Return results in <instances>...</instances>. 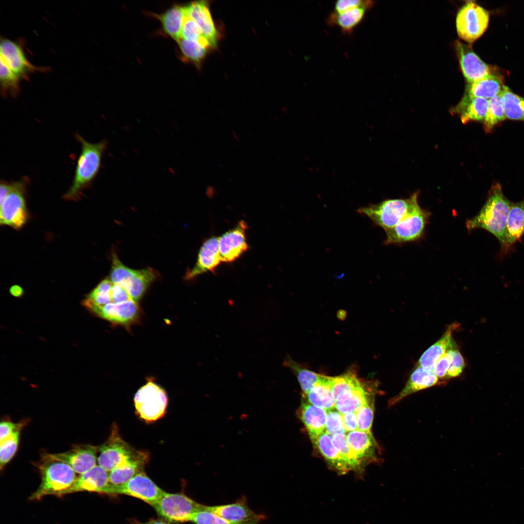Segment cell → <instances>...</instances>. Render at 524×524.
<instances>
[{
	"instance_id": "484cf974",
	"label": "cell",
	"mask_w": 524,
	"mask_h": 524,
	"mask_svg": "<svg viewBox=\"0 0 524 524\" xmlns=\"http://www.w3.org/2000/svg\"><path fill=\"white\" fill-rule=\"evenodd\" d=\"M346 437L351 450L361 464L363 460L376 458L377 443L371 432L356 430L347 432Z\"/></svg>"
},
{
	"instance_id": "ba28073f",
	"label": "cell",
	"mask_w": 524,
	"mask_h": 524,
	"mask_svg": "<svg viewBox=\"0 0 524 524\" xmlns=\"http://www.w3.org/2000/svg\"><path fill=\"white\" fill-rule=\"evenodd\" d=\"M488 11L473 1L466 3L458 11L456 20L458 36L468 43L478 39L486 30L489 21Z\"/></svg>"
},
{
	"instance_id": "83f0119b",
	"label": "cell",
	"mask_w": 524,
	"mask_h": 524,
	"mask_svg": "<svg viewBox=\"0 0 524 524\" xmlns=\"http://www.w3.org/2000/svg\"><path fill=\"white\" fill-rule=\"evenodd\" d=\"M312 442L317 447L329 465L338 474H345L352 470L349 464L334 446L331 435L324 432L312 440Z\"/></svg>"
},
{
	"instance_id": "4dcf8cb0",
	"label": "cell",
	"mask_w": 524,
	"mask_h": 524,
	"mask_svg": "<svg viewBox=\"0 0 524 524\" xmlns=\"http://www.w3.org/2000/svg\"><path fill=\"white\" fill-rule=\"evenodd\" d=\"M504 86L501 76L493 74L477 82L468 83L464 95L488 99L500 94Z\"/></svg>"
},
{
	"instance_id": "ee69618b",
	"label": "cell",
	"mask_w": 524,
	"mask_h": 524,
	"mask_svg": "<svg viewBox=\"0 0 524 524\" xmlns=\"http://www.w3.org/2000/svg\"><path fill=\"white\" fill-rule=\"evenodd\" d=\"M448 350L451 355V363L447 372V379L460 376L466 365L464 358L455 341Z\"/></svg>"
},
{
	"instance_id": "4316f807",
	"label": "cell",
	"mask_w": 524,
	"mask_h": 524,
	"mask_svg": "<svg viewBox=\"0 0 524 524\" xmlns=\"http://www.w3.org/2000/svg\"><path fill=\"white\" fill-rule=\"evenodd\" d=\"M489 108V99L464 96L456 106L455 112L458 114L463 124L471 121H484Z\"/></svg>"
},
{
	"instance_id": "ab89813d",
	"label": "cell",
	"mask_w": 524,
	"mask_h": 524,
	"mask_svg": "<svg viewBox=\"0 0 524 524\" xmlns=\"http://www.w3.org/2000/svg\"><path fill=\"white\" fill-rule=\"evenodd\" d=\"M180 37L190 41L197 42L208 48H212L197 24L187 15L186 13L181 28Z\"/></svg>"
},
{
	"instance_id": "7dc6e473",
	"label": "cell",
	"mask_w": 524,
	"mask_h": 524,
	"mask_svg": "<svg viewBox=\"0 0 524 524\" xmlns=\"http://www.w3.org/2000/svg\"><path fill=\"white\" fill-rule=\"evenodd\" d=\"M448 349L436 362L432 370L441 381L447 379V372L451 363V355Z\"/></svg>"
},
{
	"instance_id": "f907efd6",
	"label": "cell",
	"mask_w": 524,
	"mask_h": 524,
	"mask_svg": "<svg viewBox=\"0 0 524 524\" xmlns=\"http://www.w3.org/2000/svg\"><path fill=\"white\" fill-rule=\"evenodd\" d=\"M11 188V183L1 181L0 185V203H1L8 194Z\"/></svg>"
},
{
	"instance_id": "1f68e13d",
	"label": "cell",
	"mask_w": 524,
	"mask_h": 524,
	"mask_svg": "<svg viewBox=\"0 0 524 524\" xmlns=\"http://www.w3.org/2000/svg\"><path fill=\"white\" fill-rule=\"evenodd\" d=\"M148 456L147 452L140 451L139 455L131 461L109 472L110 483L113 485L123 484L144 471V468L149 458Z\"/></svg>"
},
{
	"instance_id": "b9f144b4",
	"label": "cell",
	"mask_w": 524,
	"mask_h": 524,
	"mask_svg": "<svg viewBox=\"0 0 524 524\" xmlns=\"http://www.w3.org/2000/svg\"><path fill=\"white\" fill-rule=\"evenodd\" d=\"M374 400L370 399L356 411L358 430L371 432L374 417Z\"/></svg>"
},
{
	"instance_id": "836d02e7",
	"label": "cell",
	"mask_w": 524,
	"mask_h": 524,
	"mask_svg": "<svg viewBox=\"0 0 524 524\" xmlns=\"http://www.w3.org/2000/svg\"><path fill=\"white\" fill-rule=\"evenodd\" d=\"M524 234V199L510 204L506 227L507 246L519 241Z\"/></svg>"
},
{
	"instance_id": "5b68a950",
	"label": "cell",
	"mask_w": 524,
	"mask_h": 524,
	"mask_svg": "<svg viewBox=\"0 0 524 524\" xmlns=\"http://www.w3.org/2000/svg\"><path fill=\"white\" fill-rule=\"evenodd\" d=\"M112 260L109 279L123 287L131 298L138 302L150 284L156 279L157 272L152 268L135 270L128 267L114 253Z\"/></svg>"
},
{
	"instance_id": "d590c367",
	"label": "cell",
	"mask_w": 524,
	"mask_h": 524,
	"mask_svg": "<svg viewBox=\"0 0 524 524\" xmlns=\"http://www.w3.org/2000/svg\"><path fill=\"white\" fill-rule=\"evenodd\" d=\"M501 95L506 118L524 121V98L514 94L505 85Z\"/></svg>"
},
{
	"instance_id": "7402d4cb",
	"label": "cell",
	"mask_w": 524,
	"mask_h": 524,
	"mask_svg": "<svg viewBox=\"0 0 524 524\" xmlns=\"http://www.w3.org/2000/svg\"><path fill=\"white\" fill-rule=\"evenodd\" d=\"M377 384L365 381L360 387L345 393L336 399L335 409L342 414L356 412L362 406L374 398Z\"/></svg>"
},
{
	"instance_id": "8992f818",
	"label": "cell",
	"mask_w": 524,
	"mask_h": 524,
	"mask_svg": "<svg viewBox=\"0 0 524 524\" xmlns=\"http://www.w3.org/2000/svg\"><path fill=\"white\" fill-rule=\"evenodd\" d=\"M140 452L122 439L117 425L114 424L109 438L98 447V463L110 472L131 461Z\"/></svg>"
},
{
	"instance_id": "277c9868",
	"label": "cell",
	"mask_w": 524,
	"mask_h": 524,
	"mask_svg": "<svg viewBox=\"0 0 524 524\" xmlns=\"http://www.w3.org/2000/svg\"><path fill=\"white\" fill-rule=\"evenodd\" d=\"M418 193L406 199H388L357 210L358 213L368 217L374 224L385 231L392 229L409 213L419 206Z\"/></svg>"
},
{
	"instance_id": "9c48e42d",
	"label": "cell",
	"mask_w": 524,
	"mask_h": 524,
	"mask_svg": "<svg viewBox=\"0 0 524 524\" xmlns=\"http://www.w3.org/2000/svg\"><path fill=\"white\" fill-rule=\"evenodd\" d=\"M202 506L183 493L166 492L152 505L159 515L173 523L190 521Z\"/></svg>"
},
{
	"instance_id": "2e32d148",
	"label": "cell",
	"mask_w": 524,
	"mask_h": 524,
	"mask_svg": "<svg viewBox=\"0 0 524 524\" xmlns=\"http://www.w3.org/2000/svg\"><path fill=\"white\" fill-rule=\"evenodd\" d=\"M91 311L112 323L127 327L138 321L141 313L138 302L132 299L121 303H110Z\"/></svg>"
},
{
	"instance_id": "c3c4849f",
	"label": "cell",
	"mask_w": 524,
	"mask_h": 524,
	"mask_svg": "<svg viewBox=\"0 0 524 524\" xmlns=\"http://www.w3.org/2000/svg\"><path fill=\"white\" fill-rule=\"evenodd\" d=\"M24 423H15L8 420H4L0 424V442L7 438L16 430L21 429Z\"/></svg>"
},
{
	"instance_id": "9a60e30c",
	"label": "cell",
	"mask_w": 524,
	"mask_h": 524,
	"mask_svg": "<svg viewBox=\"0 0 524 524\" xmlns=\"http://www.w3.org/2000/svg\"><path fill=\"white\" fill-rule=\"evenodd\" d=\"M206 507L219 517L237 524H259L265 518L249 508L245 496L232 503Z\"/></svg>"
},
{
	"instance_id": "6da1fadb",
	"label": "cell",
	"mask_w": 524,
	"mask_h": 524,
	"mask_svg": "<svg viewBox=\"0 0 524 524\" xmlns=\"http://www.w3.org/2000/svg\"><path fill=\"white\" fill-rule=\"evenodd\" d=\"M511 203L504 195L501 187L496 183L491 187L488 198L479 212L467 220L469 230L482 229L493 234L502 246L506 247V227Z\"/></svg>"
},
{
	"instance_id": "5bb4252c",
	"label": "cell",
	"mask_w": 524,
	"mask_h": 524,
	"mask_svg": "<svg viewBox=\"0 0 524 524\" xmlns=\"http://www.w3.org/2000/svg\"><path fill=\"white\" fill-rule=\"evenodd\" d=\"M455 48L463 75L468 83L494 74L493 68L483 61L470 46L458 41Z\"/></svg>"
},
{
	"instance_id": "74e56055",
	"label": "cell",
	"mask_w": 524,
	"mask_h": 524,
	"mask_svg": "<svg viewBox=\"0 0 524 524\" xmlns=\"http://www.w3.org/2000/svg\"><path fill=\"white\" fill-rule=\"evenodd\" d=\"M506 118L501 94L489 99L487 114L483 121L485 131L490 132Z\"/></svg>"
},
{
	"instance_id": "816d5d0a",
	"label": "cell",
	"mask_w": 524,
	"mask_h": 524,
	"mask_svg": "<svg viewBox=\"0 0 524 524\" xmlns=\"http://www.w3.org/2000/svg\"><path fill=\"white\" fill-rule=\"evenodd\" d=\"M10 292L14 296L20 297L23 294V289L20 286L15 285L10 288Z\"/></svg>"
},
{
	"instance_id": "cb8c5ba5",
	"label": "cell",
	"mask_w": 524,
	"mask_h": 524,
	"mask_svg": "<svg viewBox=\"0 0 524 524\" xmlns=\"http://www.w3.org/2000/svg\"><path fill=\"white\" fill-rule=\"evenodd\" d=\"M443 384V382L440 380L432 371L416 366L403 389L390 400L389 405L393 406L411 394L436 385Z\"/></svg>"
},
{
	"instance_id": "30bf717a",
	"label": "cell",
	"mask_w": 524,
	"mask_h": 524,
	"mask_svg": "<svg viewBox=\"0 0 524 524\" xmlns=\"http://www.w3.org/2000/svg\"><path fill=\"white\" fill-rule=\"evenodd\" d=\"M27 179L11 183L10 191L0 203V224L20 229L26 222L28 214L25 199Z\"/></svg>"
},
{
	"instance_id": "52a82bcc",
	"label": "cell",
	"mask_w": 524,
	"mask_h": 524,
	"mask_svg": "<svg viewBox=\"0 0 524 524\" xmlns=\"http://www.w3.org/2000/svg\"><path fill=\"white\" fill-rule=\"evenodd\" d=\"M133 401L136 414L147 422L162 418L168 404L165 390L151 379L138 389Z\"/></svg>"
},
{
	"instance_id": "f1b7e54d",
	"label": "cell",
	"mask_w": 524,
	"mask_h": 524,
	"mask_svg": "<svg viewBox=\"0 0 524 524\" xmlns=\"http://www.w3.org/2000/svg\"><path fill=\"white\" fill-rule=\"evenodd\" d=\"M368 9L360 7L342 13L331 12L326 19L331 26H337L345 34H351L364 19Z\"/></svg>"
},
{
	"instance_id": "7a4b0ae2",
	"label": "cell",
	"mask_w": 524,
	"mask_h": 524,
	"mask_svg": "<svg viewBox=\"0 0 524 524\" xmlns=\"http://www.w3.org/2000/svg\"><path fill=\"white\" fill-rule=\"evenodd\" d=\"M76 137L81 145V151L72 184L64 196L67 200H78L83 191L90 185L99 170L102 157L107 147L105 140L91 143L79 134Z\"/></svg>"
},
{
	"instance_id": "60d3db41",
	"label": "cell",
	"mask_w": 524,
	"mask_h": 524,
	"mask_svg": "<svg viewBox=\"0 0 524 524\" xmlns=\"http://www.w3.org/2000/svg\"><path fill=\"white\" fill-rule=\"evenodd\" d=\"M21 429L16 430L0 442V468L2 470L15 455L19 444Z\"/></svg>"
},
{
	"instance_id": "ffe728a7",
	"label": "cell",
	"mask_w": 524,
	"mask_h": 524,
	"mask_svg": "<svg viewBox=\"0 0 524 524\" xmlns=\"http://www.w3.org/2000/svg\"><path fill=\"white\" fill-rule=\"evenodd\" d=\"M110 485L109 472L98 464L80 475L72 486L62 495L83 491L106 494Z\"/></svg>"
},
{
	"instance_id": "f546056e",
	"label": "cell",
	"mask_w": 524,
	"mask_h": 524,
	"mask_svg": "<svg viewBox=\"0 0 524 524\" xmlns=\"http://www.w3.org/2000/svg\"><path fill=\"white\" fill-rule=\"evenodd\" d=\"M160 20L164 32L177 41L180 38L181 31L185 16L184 6L175 4L161 14L150 13Z\"/></svg>"
},
{
	"instance_id": "8fae6325",
	"label": "cell",
	"mask_w": 524,
	"mask_h": 524,
	"mask_svg": "<svg viewBox=\"0 0 524 524\" xmlns=\"http://www.w3.org/2000/svg\"><path fill=\"white\" fill-rule=\"evenodd\" d=\"M430 215L428 211L419 206L395 226L385 231L384 244H399L419 239L424 233Z\"/></svg>"
},
{
	"instance_id": "f5cc1de1",
	"label": "cell",
	"mask_w": 524,
	"mask_h": 524,
	"mask_svg": "<svg viewBox=\"0 0 524 524\" xmlns=\"http://www.w3.org/2000/svg\"><path fill=\"white\" fill-rule=\"evenodd\" d=\"M168 524L166 522L162 521V520H155L150 521L149 522H148V523H147L146 524Z\"/></svg>"
},
{
	"instance_id": "7c38bea8",
	"label": "cell",
	"mask_w": 524,
	"mask_h": 524,
	"mask_svg": "<svg viewBox=\"0 0 524 524\" xmlns=\"http://www.w3.org/2000/svg\"><path fill=\"white\" fill-rule=\"evenodd\" d=\"M0 63L5 65L20 81L27 80L30 75L36 72L47 71L46 67L32 65L27 58L19 43L7 38H1Z\"/></svg>"
},
{
	"instance_id": "7bdbcfd3",
	"label": "cell",
	"mask_w": 524,
	"mask_h": 524,
	"mask_svg": "<svg viewBox=\"0 0 524 524\" xmlns=\"http://www.w3.org/2000/svg\"><path fill=\"white\" fill-rule=\"evenodd\" d=\"M190 522L195 524H237L229 522L214 514L203 505L192 516Z\"/></svg>"
},
{
	"instance_id": "3957f363",
	"label": "cell",
	"mask_w": 524,
	"mask_h": 524,
	"mask_svg": "<svg viewBox=\"0 0 524 524\" xmlns=\"http://www.w3.org/2000/svg\"><path fill=\"white\" fill-rule=\"evenodd\" d=\"M36 466L41 475V483L30 496V500H39L49 495L62 496L77 477L69 465L55 458L52 454H43Z\"/></svg>"
},
{
	"instance_id": "d4e9b609",
	"label": "cell",
	"mask_w": 524,
	"mask_h": 524,
	"mask_svg": "<svg viewBox=\"0 0 524 524\" xmlns=\"http://www.w3.org/2000/svg\"><path fill=\"white\" fill-rule=\"evenodd\" d=\"M327 413V410L309 402L302 403L299 409V416L311 441L325 432Z\"/></svg>"
},
{
	"instance_id": "603a6c76",
	"label": "cell",
	"mask_w": 524,
	"mask_h": 524,
	"mask_svg": "<svg viewBox=\"0 0 524 524\" xmlns=\"http://www.w3.org/2000/svg\"><path fill=\"white\" fill-rule=\"evenodd\" d=\"M459 327L458 324L455 322L448 326L440 338L422 354L416 366L432 371L436 362L455 341L452 337L453 333Z\"/></svg>"
},
{
	"instance_id": "d6a6232c",
	"label": "cell",
	"mask_w": 524,
	"mask_h": 524,
	"mask_svg": "<svg viewBox=\"0 0 524 524\" xmlns=\"http://www.w3.org/2000/svg\"><path fill=\"white\" fill-rule=\"evenodd\" d=\"M332 377L325 376L306 394L308 402L327 411L335 408L336 401L332 394Z\"/></svg>"
},
{
	"instance_id": "ac0fdd59",
	"label": "cell",
	"mask_w": 524,
	"mask_h": 524,
	"mask_svg": "<svg viewBox=\"0 0 524 524\" xmlns=\"http://www.w3.org/2000/svg\"><path fill=\"white\" fill-rule=\"evenodd\" d=\"M98 453V446L82 444L73 446L68 451L52 454V455L69 465L76 474L81 475L97 465Z\"/></svg>"
},
{
	"instance_id": "4fadbf2b",
	"label": "cell",
	"mask_w": 524,
	"mask_h": 524,
	"mask_svg": "<svg viewBox=\"0 0 524 524\" xmlns=\"http://www.w3.org/2000/svg\"><path fill=\"white\" fill-rule=\"evenodd\" d=\"M164 492L143 471L123 484L113 485L110 484L106 494L127 495L138 498L152 506Z\"/></svg>"
},
{
	"instance_id": "e0dca14e",
	"label": "cell",
	"mask_w": 524,
	"mask_h": 524,
	"mask_svg": "<svg viewBox=\"0 0 524 524\" xmlns=\"http://www.w3.org/2000/svg\"><path fill=\"white\" fill-rule=\"evenodd\" d=\"M245 221H240L232 229L219 237V250L221 262H232L248 249Z\"/></svg>"
},
{
	"instance_id": "d6986e66",
	"label": "cell",
	"mask_w": 524,
	"mask_h": 524,
	"mask_svg": "<svg viewBox=\"0 0 524 524\" xmlns=\"http://www.w3.org/2000/svg\"><path fill=\"white\" fill-rule=\"evenodd\" d=\"M187 15L194 20L212 48L217 47L218 33L212 18L207 1H193L184 6Z\"/></svg>"
},
{
	"instance_id": "f35d334b",
	"label": "cell",
	"mask_w": 524,
	"mask_h": 524,
	"mask_svg": "<svg viewBox=\"0 0 524 524\" xmlns=\"http://www.w3.org/2000/svg\"><path fill=\"white\" fill-rule=\"evenodd\" d=\"M332 442L342 458L347 462L352 470L361 471V463L351 450L346 434L338 433L332 436Z\"/></svg>"
},
{
	"instance_id": "44dd1931",
	"label": "cell",
	"mask_w": 524,
	"mask_h": 524,
	"mask_svg": "<svg viewBox=\"0 0 524 524\" xmlns=\"http://www.w3.org/2000/svg\"><path fill=\"white\" fill-rule=\"evenodd\" d=\"M221 262L219 250V237H212L201 246L196 262L193 268L186 273L185 279H192L200 274L211 271Z\"/></svg>"
},
{
	"instance_id": "e575fe53",
	"label": "cell",
	"mask_w": 524,
	"mask_h": 524,
	"mask_svg": "<svg viewBox=\"0 0 524 524\" xmlns=\"http://www.w3.org/2000/svg\"><path fill=\"white\" fill-rule=\"evenodd\" d=\"M283 365L290 369L295 374L304 395L306 394L316 384L320 382L325 376L307 369L289 356L284 359Z\"/></svg>"
},
{
	"instance_id": "8d00e7d4",
	"label": "cell",
	"mask_w": 524,
	"mask_h": 524,
	"mask_svg": "<svg viewBox=\"0 0 524 524\" xmlns=\"http://www.w3.org/2000/svg\"><path fill=\"white\" fill-rule=\"evenodd\" d=\"M177 42L179 45L182 60L192 63L198 67H200L209 48L197 42L190 41L181 37Z\"/></svg>"
},
{
	"instance_id": "bcb514c9",
	"label": "cell",
	"mask_w": 524,
	"mask_h": 524,
	"mask_svg": "<svg viewBox=\"0 0 524 524\" xmlns=\"http://www.w3.org/2000/svg\"><path fill=\"white\" fill-rule=\"evenodd\" d=\"M374 5V2L369 0H339L334 4L332 12L339 13L357 7H364L369 10Z\"/></svg>"
},
{
	"instance_id": "681fc988",
	"label": "cell",
	"mask_w": 524,
	"mask_h": 524,
	"mask_svg": "<svg viewBox=\"0 0 524 524\" xmlns=\"http://www.w3.org/2000/svg\"><path fill=\"white\" fill-rule=\"evenodd\" d=\"M346 432L358 430L357 418L356 412H347L342 414Z\"/></svg>"
},
{
	"instance_id": "f6af8a7d",
	"label": "cell",
	"mask_w": 524,
	"mask_h": 524,
	"mask_svg": "<svg viewBox=\"0 0 524 524\" xmlns=\"http://www.w3.org/2000/svg\"><path fill=\"white\" fill-rule=\"evenodd\" d=\"M325 432L331 436L338 433L345 434L346 433L342 414L336 409L327 411Z\"/></svg>"
}]
</instances>
